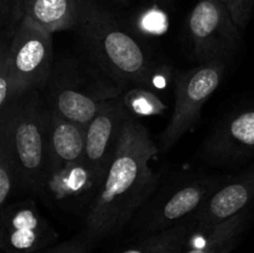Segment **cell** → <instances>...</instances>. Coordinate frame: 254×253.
<instances>
[{"mask_svg":"<svg viewBox=\"0 0 254 253\" xmlns=\"http://www.w3.org/2000/svg\"><path fill=\"white\" fill-rule=\"evenodd\" d=\"M45 106V104H44ZM49 159L52 161L83 160L87 126L57 116L45 107Z\"/></svg>","mask_w":254,"mask_h":253,"instance_id":"14","label":"cell"},{"mask_svg":"<svg viewBox=\"0 0 254 253\" xmlns=\"http://www.w3.org/2000/svg\"><path fill=\"white\" fill-rule=\"evenodd\" d=\"M94 247L96 245L83 232L79 231V233L69 240L60 243L57 242L56 245L36 253H92Z\"/></svg>","mask_w":254,"mask_h":253,"instance_id":"20","label":"cell"},{"mask_svg":"<svg viewBox=\"0 0 254 253\" xmlns=\"http://www.w3.org/2000/svg\"><path fill=\"white\" fill-rule=\"evenodd\" d=\"M159 1H168V0H159Z\"/></svg>","mask_w":254,"mask_h":253,"instance_id":"24","label":"cell"},{"mask_svg":"<svg viewBox=\"0 0 254 253\" xmlns=\"http://www.w3.org/2000/svg\"><path fill=\"white\" fill-rule=\"evenodd\" d=\"M59 233L40 212L34 197L0 207V247L4 253H36L56 245Z\"/></svg>","mask_w":254,"mask_h":253,"instance_id":"10","label":"cell"},{"mask_svg":"<svg viewBox=\"0 0 254 253\" xmlns=\"http://www.w3.org/2000/svg\"><path fill=\"white\" fill-rule=\"evenodd\" d=\"M227 5L233 20L240 29H243L250 19L254 0H223Z\"/></svg>","mask_w":254,"mask_h":253,"instance_id":"21","label":"cell"},{"mask_svg":"<svg viewBox=\"0 0 254 253\" xmlns=\"http://www.w3.org/2000/svg\"><path fill=\"white\" fill-rule=\"evenodd\" d=\"M226 66L227 60L215 59L201 62L176 76L175 106L170 121L160 134V153L171 150L186 133L195 129L203 106L225 77Z\"/></svg>","mask_w":254,"mask_h":253,"instance_id":"8","label":"cell"},{"mask_svg":"<svg viewBox=\"0 0 254 253\" xmlns=\"http://www.w3.org/2000/svg\"><path fill=\"white\" fill-rule=\"evenodd\" d=\"M52 34L24 17L12 30L1 31L0 68L11 81V101L32 91L42 92L54 67Z\"/></svg>","mask_w":254,"mask_h":253,"instance_id":"6","label":"cell"},{"mask_svg":"<svg viewBox=\"0 0 254 253\" xmlns=\"http://www.w3.org/2000/svg\"><path fill=\"white\" fill-rule=\"evenodd\" d=\"M22 7L24 17L51 34L76 25L77 0H22Z\"/></svg>","mask_w":254,"mask_h":253,"instance_id":"16","label":"cell"},{"mask_svg":"<svg viewBox=\"0 0 254 253\" xmlns=\"http://www.w3.org/2000/svg\"><path fill=\"white\" fill-rule=\"evenodd\" d=\"M192 51L198 62L227 60L236 50L240 27L223 0H198L188 19Z\"/></svg>","mask_w":254,"mask_h":253,"instance_id":"9","label":"cell"},{"mask_svg":"<svg viewBox=\"0 0 254 253\" xmlns=\"http://www.w3.org/2000/svg\"><path fill=\"white\" fill-rule=\"evenodd\" d=\"M126 91L93 63L88 66L76 57L67 56L55 60L41 97L49 111L87 126L107 102L123 96Z\"/></svg>","mask_w":254,"mask_h":253,"instance_id":"3","label":"cell"},{"mask_svg":"<svg viewBox=\"0 0 254 253\" xmlns=\"http://www.w3.org/2000/svg\"><path fill=\"white\" fill-rule=\"evenodd\" d=\"M143 25L146 30L153 32H158L163 27L165 29L166 26V17L161 11H149L144 16Z\"/></svg>","mask_w":254,"mask_h":253,"instance_id":"22","label":"cell"},{"mask_svg":"<svg viewBox=\"0 0 254 253\" xmlns=\"http://www.w3.org/2000/svg\"><path fill=\"white\" fill-rule=\"evenodd\" d=\"M102 185L86 159L71 163L47 160L35 197L52 212L83 226Z\"/></svg>","mask_w":254,"mask_h":253,"instance_id":"7","label":"cell"},{"mask_svg":"<svg viewBox=\"0 0 254 253\" xmlns=\"http://www.w3.org/2000/svg\"><path fill=\"white\" fill-rule=\"evenodd\" d=\"M254 197V169L238 175H228L193 215V231L208 232L228 218L246 210Z\"/></svg>","mask_w":254,"mask_h":253,"instance_id":"13","label":"cell"},{"mask_svg":"<svg viewBox=\"0 0 254 253\" xmlns=\"http://www.w3.org/2000/svg\"><path fill=\"white\" fill-rule=\"evenodd\" d=\"M254 151V108H241L213 126L200 149V159L218 170L233 171Z\"/></svg>","mask_w":254,"mask_h":253,"instance_id":"11","label":"cell"},{"mask_svg":"<svg viewBox=\"0 0 254 253\" xmlns=\"http://www.w3.org/2000/svg\"><path fill=\"white\" fill-rule=\"evenodd\" d=\"M193 230V217L169 230L129 242L116 253H174L185 243Z\"/></svg>","mask_w":254,"mask_h":253,"instance_id":"17","label":"cell"},{"mask_svg":"<svg viewBox=\"0 0 254 253\" xmlns=\"http://www.w3.org/2000/svg\"><path fill=\"white\" fill-rule=\"evenodd\" d=\"M0 144L9 149L19 166L27 192L35 197L49 159L41 92L20 94L0 109Z\"/></svg>","mask_w":254,"mask_h":253,"instance_id":"5","label":"cell"},{"mask_svg":"<svg viewBox=\"0 0 254 253\" xmlns=\"http://www.w3.org/2000/svg\"><path fill=\"white\" fill-rule=\"evenodd\" d=\"M123 103L134 117L161 116L166 111V104L153 89L145 87H130L123 93Z\"/></svg>","mask_w":254,"mask_h":253,"instance_id":"19","label":"cell"},{"mask_svg":"<svg viewBox=\"0 0 254 253\" xmlns=\"http://www.w3.org/2000/svg\"><path fill=\"white\" fill-rule=\"evenodd\" d=\"M159 153L148 128L129 113L101 191L81 228L94 245L126 230L153 195L161 175L154 173L150 160Z\"/></svg>","mask_w":254,"mask_h":253,"instance_id":"1","label":"cell"},{"mask_svg":"<svg viewBox=\"0 0 254 253\" xmlns=\"http://www.w3.org/2000/svg\"><path fill=\"white\" fill-rule=\"evenodd\" d=\"M20 193H29L16 161L5 145L0 144V207L15 200Z\"/></svg>","mask_w":254,"mask_h":253,"instance_id":"18","label":"cell"},{"mask_svg":"<svg viewBox=\"0 0 254 253\" xmlns=\"http://www.w3.org/2000/svg\"><path fill=\"white\" fill-rule=\"evenodd\" d=\"M128 116L129 112L123 103V96H121L107 102L87 126L84 159L102 183L118 148Z\"/></svg>","mask_w":254,"mask_h":253,"instance_id":"12","label":"cell"},{"mask_svg":"<svg viewBox=\"0 0 254 253\" xmlns=\"http://www.w3.org/2000/svg\"><path fill=\"white\" fill-rule=\"evenodd\" d=\"M228 175L197 170L159 184L128 225L129 242L169 230L193 217Z\"/></svg>","mask_w":254,"mask_h":253,"instance_id":"4","label":"cell"},{"mask_svg":"<svg viewBox=\"0 0 254 253\" xmlns=\"http://www.w3.org/2000/svg\"><path fill=\"white\" fill-rule=\"evenodd\" d=\"M118 1H122V2H127L128 0H118Z\"/></svg>","mask_w":254,"mask_h":253,"instance_id":"23","label":"cell"},{"mask_svg":"<svg viewBox=\"0 0 254 253\" xmlns=\"http://www.w3.org/2000/svg\"><path fill=\"white\" fill-rule=\"evenodd\" d=\"M73 29L92 63L126 89L155 91L170 79V67L156 63L145 45L93 0H77Z\"/></svg>","mask_w":254,"mask_h":253,"instance_id":"2","label":"cell"},{"mask_svg":"<svg viewBox=\"0 0 254 253\" xmlns=\"http://www.w3.org/2000/svg\"><path fill=\"white\" fill-rule=\"evenodd\" d=\"M247 211L228 218L208 232H195L174 253H231L238 245L246 227Z\"/></svg>","mask_w":254,"mask_h":253,"instance_id":"15","label":"cell"}]
</instances>
